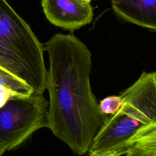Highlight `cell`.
Listing matches in <instances>:
<instances>
[{
  "mask_svg": "<svg viewBox=\"0 0 156 156\" xmlns=\"http://www.w3.org/2000/svg\"><path fill=\"white\" fill-rule=\"evenodd\" d=\"M43 46L50 63L48 128L73 152L84 155L108 116L101 111L91 88V54L73 34H57Z\"/></svg>",
  "mask_w": 156,
  "mask_h": 156,
  "instance_id": "6da1fadb",
  "label": "cell"
},
{
  "mask_svg": "<svg viewBox=\"0 0 156 156\" xmlns=\"http://www.w3.org/2000/svg\"><path fill=\"white\" fill-rule=\"evenodd\" d=\"M43 51L28 24L7 0H0V68L43 94L47 77Z\"/></svg>",
  "mask_w": 156,
  "mask_h": 156,
  "instance_id": "7a4b0ae2",
  "label": "cell"
},
{
  "mask_svg": "<svg viewBox=\"0 0 156 156\" xmlns=\"http://www.w3.org/2000/svg\"><path fill=\"white\" fill-rule=\"evenodd\" d=\"M48 105L40 93L11 97L0 108V146L5 151L13 149L37 130L48 127Z\"/></svg>",
  "mask_w": 156,
  "mask_h": 156,
  "instance_id": "3957f363",
  "label": "cell"
},
{
  "mask_svg": "<svg viewBox=\"0 0 156 156\" xmlns=\"http://www.w3.org/2000/svg\"><path fill=\"white\" fill-rule=\"evenodd\" d=\"M149 123L135 108L123 101L115 114L107 116L93 138L87 156H121L126 155L131 139L139 130Z\"/></svg>",
  "mask_w": 156,
  "mask_h": 156,
  "instance_id": "277c9868",
  "label": "cell"
},
{
  "mask_svg": "<svg viewBox=\"0 0 156 156\" xmlns=\"http://www.w3.org/2000/svg\"><path fill=\"white\" fill-rule=\"evenodd\" d=\"M91 0H42L46 18L52 24L71 32L90 23Z\"/></svg>",
  "mask_w": 156,
  "mask_h": 156,
  "instance_id": "5b68a950",
  "label": "cell"
},
{
  "mask_svg": "<svg viewBox=\"0 0 156 156\" xmlns=\"http://www.w3.org/2000/svg\"><path fill=\"white\" fill-rule=\"evenodd\" d=\"M123 101L142 114L150 123H156V73L143 71L138 79L119 94Z\"/></svg>",
  "mask_w": 156,
  "mask_h": 156,
  "instance_id": "8992f818",
  "label": "cell"
},
{
  "mask_svg": "<svg viewBox=\"0 0 156 156\" xmlns=\"http://www.w3.org/2000/svg\"><path fill=\"white\" fill-rule=\"evenodd\" d=\"M114 13L124 21L156 29V0H112Z\"/></svg>",
  "mask_w": 156,
  "mask_h": 156,
  "instance_id": "52a82bcc",
  "label": "cell"
},
{
  "mask_svg": "<svg viewBox=\"0 0 156 156\" xmlns=\"http://www.w3.org/2000/svg\"><path fill=\"white\" fill-rule=\"evenodd\" d=\"M126 156H156V123L139 130L130 141Z\"/></svg>",
  "mask_w": 156,
  "mask_h": 156,
  "instance_id": "ba28073f",
  "label": "cell"
},
{
  "mask_svg": "<svg viewBox=\"0 0 156 156\" xmlns=\"http://www.w3.org/2000/svg\"><path fill=\"white\" fill-rule=\"evenodd\" d=\"M122 104L123 100L119 95H112L101 100L99 104V107L105 115H113L118 111Z\"/></svg>",
  "mask_w": 156,
  "mask_h": 156,
  "instance_id": "9c48e42d",
  "label": "cell"
},
{
  "mask_svg": "<svg viewBox=\"0 0 156 156\" xmlns=\"http://www.w3.org/2000/svg\"><path fill=\"white\" fill-rule=\"evenodd\" d=\"M13 96H18L15 94L9 88L7 87L0 85V108L4 106L8 100Z\"/></svg>",
  "mask_w": 156,
  "mask_h": 156,
  "instance_id": "30bf717a",
  "label": "cell"
},
{
  "mask_svg": "<svg viewBox=\"0 0 156 156\" xmlns=\"http://www.w3.org/2000/svg\"><path fill=\"white\" fill-rule=\"evenodd\" d=\"M5 152V150L2 146H0V156H2V155Z\"/></svg>",
  "mask_w": 156,
  "mask_h": 156,
  "instance_id": "8fae6325",
  "label": "cell"
},
{
  "mask_svg": "<svg viewBox=\"0 0 156 156\" xmlns=\"http://www.w3.org/2000/svg\"><path fill=\"white\" fill-rule=\"evenodd\" d=\"M125 156H126V155H125Z\"/></svg>",
  "mask_w": 156,
  "mask_h": 156,
  "instance_id": "7c38bea8",
  "label": "cell"
}]
</instances>
